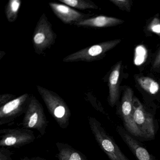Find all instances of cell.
<instances>
[{"mask_svg":"<svg viewBox=\"0 0 160 160\" xmlns=\"http://www.w3.org/2000/svg\"><path fill=\"white\" fill-rule=\"evenodd\" d=\"M57 38L52 25L43 13L36 24L32 35V43L35 53L41 55L49 49L56 42Z\"/></svg>","mask_w":160,"mask_h":160,"instance_id":"obj_4","label":"cell"},{"mask_svg":"<svg viewBox=\"0 0 160 160\" xmlns=\"http://www.w3.org/2000/svg\"><path fill=\"white\" fill-rule=\"evenodd\" d=\"M30 98L28 93H25L0 107V126L12 124L18 118L25 114Z\"/></svg>","mask_w":160,"mask_h":160,"instance_id":"obj_7","label":"cell"},{"mask_svg":"<svg viewBox=\"0 0 160 160\" xmlns=\"http://www.w3.org/2000/svg\"><path fill=\"white\" fill-rule=\"evenodd\" d=\"M67 6L78 10H98L99 7L91 0H59Z\"/></svg>","mask_w":160,"mask_h":160,"instance_id":"obj_16","label":"cell"},{"mask_svg":"<svg viewBox=\"0 0 160 160\" xmlns=\"http://www.w3.org/2000/svg\"><path fill=\"white\" fill-rule=\"evenodd\" d=\"M152 68L154 69L160 68V49L154 59L152 64Z\"/></svg>","mask_w":160,"mask_h":160,"instance_id":"obj_22","label":"cell"},{"mask_svg":"<svg viewBox=\"0 0 160 160\" xmlns=\"http://www.w3.org/2000/svg\"><path fill=\"white\" fill-rule=\"evenodd\" d=\"M48 121L43 108L39 100L34 95H31L28 108L25 113L22 125L23 128L36 130L43 136L46 133Z\"/></svg>","mask_w":160,"mask_h":160,"instance_id":"obj_5","label":"cell"},{"mask_svg":"<svg viewBox=\"0 0 160 160\" xmlns=\"http://www.w3.org/2000/svg\"><path fill=\"white\" fill-rule=\"evenodd\" d=\"M110 1L123 11L127 12L131 11V2L129 0H110Z\"/></svg>","mask_w":160,"mask_h":160,"instance_id":"obj_18","label":"cell"},{"mask_svg":"<svg viewBox=\"0 0 160 160\" xmlns=\"http://www.w3.org/2000/svg\"><path fill=\"white\" fill-rule=\"evenodd\" d=\"M121 66L122 61L118 62L112 69L108 78V102L111 107L115 105L119 97V80Z\"/></svg>","mask_w":160,"mask_h":160,"instance_id":"obj_13","label":"cell"},{"mask_svg":"<svg viewBox=\"0 0 160 160\" xmlns=\"http://www.w3.org/2000/svg\"><path fill=\"white\" fill-rule=\"evenodd\" d=\"M34 132L26 128L3 129L0 130V147L21 148L34 142Z\"/></svg>","mask_w":160,"mask_h":160,"instance_id":"obj_6","label":"cell"},{"mask_svg":"<svg viewBox=\"0 0 160 160\" xmlns=\"http://www.w3.org/2000/svg\"><path fill=\"white\" fill-rule=\"evenodd\" d=\"M58 152L56 157L58 160H88L86 155L67 143H56Z\"/></svg>","mask_w":160,"mask_h":160,"instance_id":"obj_14","label":"cell"},{"mask_svg":"<svg viewBox=\"0 0 160 160\" xmlns=\"http://www.w3.org/2000/svg\"><path fill=\"white\" fill-rule=\"evenodd\" d=\"M121 42L120 39L103 42L81 49L68 55L62 61L65 62H91L103 58L106 53L118 45Z\"/></svg>","mask_w":160,"mask_h":160,"instance_id":"obj_3","label":"cell"},{"mask_svg":"<svg viewBox=\"0 0 160 160\" xmlns=\"http://www.w3.org/2000/svg\"><path fill=\"white\" fill-rule=\"evenodd\" d=\"M16 98V95L12 94L6 93V94H1L0 95V107L8 103V102Z\"/></svg>","mask_w":160,"mask_h":160,"instance_id":"obj_21","label":"cell"},{"mask_svg":"<svg viewBox=\"0 0 160 160\" xmlns=\"http://www.w3.org/2000/svg\"><path fill=\"white\" fill-rule=\"evenodd\" d=\"M138 82L140 87L148 93L155 94L160 89V85L154 79L148 77L138 78Z\"/></svg>","mask_w":160,"mask_h":160,"instance_id":"obj_17","label":"cell"},{"mask_svg":"<svg viewBox=\"0 0 160 160\" xmlns=\"http://www.w3.org/2000/svg\"><path fill=\"white\" fill-rule=\"evenodd\" d=\"M117 131L138 160H155L153 156L136 140L127 133L124 129L118 126Z\"/></svg>","mask_w":160,"mask_h":160,"instance_id":"obj_11","label":"cell"},{"mask_svg":"<svg viewBox=\"0 0 160 160\" xmlns=\"http://www.w3.org/2000/svg\"><path fill=\"white\" fill-rule=\"evenodd\" d=\"M124 22V20L116 18L98 16L84 19L76 23L74 26L83 28H105L120 25Z\"/></svg>","mask_w":160,"mask_h":160,"instance_id":"obj_12","label":"cell"},{"mask_svg":"<svg viewBox=\"0 0 160 160\" xmlns=\"http://www.w3.org/2000/svg\"><path fill=\"white\" fill-rule=\"evenodd\" d=\"M21 5L20 0H10L5 7V13L8 22L13 23L18 17Z\"/></svg>","mask_w":160,"mask_h":160,"instance_id":"obj_15","label":"cell"},{"mask_svg":"<svg viewBox=\"0 0 160 160\" xmlns=\"http://www.w3.org/2000/svg\"><path fill=\"white\" fill-rule=\"evenodd\" d=\"M21 160H47L46 159L44 158H42V157H32L31 158H29L28 157H25L23 159H21Z\"/></svg>","mask_w":160,"mask_h":160,"instance_id":"obj_23","label":"cell"},{"mask_svg":"<svg viewBox=\"0 0 160 160\" xmlns=\"http://www.w3.org/2000/svg\"><path fill=\"white\" fill-rule=\"evenodd\" d=\"M49 7L55 15L62 22L67 25H74L82 20L90 18V14L78 12L63 3L51 2L48 3Z\"/></svg>","mask_w":160,"mask_h":160,"instance_id":"obj_10","label":"cell"},{"mask_svg":"<svg viewBox=\"0 0 160 160\" xmlns=\"http://www.w3.org/2000/svg\"><path fill=\"white\" fill-rule=\"evenodd\" d=\"M133 107L134 121L143 138L153 139L155 136V130L151 115L145 110L139 100L136 97L133 98Z\"/></svg>","mask_w":160,"mask_h":160,"instance_id":"obj_8","label":"cell"},{"mask_svg":"<svg viewBox=\"0 0 160 160\" xmlns=\"http://www.w3.org/2000/svg\"><path fill=\"white\" fill-rule=\"evenodd\" d=\"M36 88L50 115L61 128L67 129L72 114L64 100L53 91L39 85Z\"/></svg>","mask_w":160,"mask_h":160,"instance_id":"obj_1","label":"cell"},{"mask_svg":"<svg viewBox=\"0 0 160 160\" xmlns=\"http://www.w3.org/2000/svg\"><path fill=\"white\" fill-rule=\"evenodd\" d=\"M150 31L160 36V21L158 18H154L148 27Z\"/></svg>","mask_w":160,"mask_h":160,"instance_id":"obj_20","label":"cell"},{"mask_svg":"<svg viewBox=\"0 0 160 160\" xmlns=\"http://www.w3.org/2000/svg\"><path fill=\"white\" fill-rule=\"evenodd\" d=\"M13 152L10 150L6 147L0 148V160H13L12 158Z\"/></svg>","mask_w":160,"mask_h":160,"instance_id":"obj_19","label":"cell"},{"mask_svg":"<svg viewBox=\"0 0 160 160\" xmlns=\"http://www.w3.org/2000/svg\"><path fill=\"white\" fill-rule=\"evenodd\" d=\"M88 120L96 142L110 160H129L99 121L92 117H89Z\"/></svg>","mask_w":160,"mask_h":160,"instance_id":"obj_2","label":"cell"},{"mask_svg":"<svg viewBox=\"0 0 160 160\" xmlns=\"http://www.w3.org/2000/svg\"><path fill=\"white\" fill-rule=\"evenodd\" d=\"M133 92L130 88L125 89L121 102V114L126 130L132 135L143 137L135 123L133 117Z\"/></svg>","mask_w":160,"mask_h":160,"instance_id":"obj_9","label":"cell"}]
</instances>
